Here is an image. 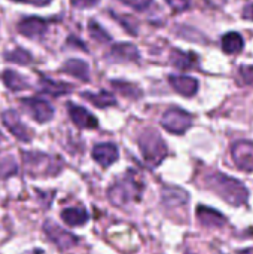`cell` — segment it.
<instances>
[{"label":"cell","mask_w":253,"mask_h":254,"mask_svg":"<svg viewBox=\"0 0 253 254\" xmlns=\"http://www.w3.org/2000/svg\"><path fill=\"white\" fill-rule=\"evenodd\" d=\"M92 158L97 164H100L103 168L110 167L112 164H115L119 158V152L118 147L112 143H101L97 144L92 149Z\"/></svg>","instance_id":"13"},{"label":"cell","mask_w":253,"mask_h":254,"mask_svg":"<svg viewBox=\"0 0 253 254\" xmlns=\"http://www.w3.org/2000/svg\"><path fill=\"white\" fill-rule=\"evenodd\" d=\"M61 219L66 225L76 228V226H82L88 222V213L82 207H70V208H66L61 211Z\"/></svg>","instance_id":"18"},{"label":"cell","mask_w":253,"mask_h":254,"mask_svg":"<svg viewBox=\"0 0 253 254\" xmlns=\"http://www.w3.org/2000/svg\"><path fill=\"white\" fill-rule=\"evenodd\" d=\"M22 106L30 113V116L40 124L49 122L54 118V107L42 98H24Z\"/></svg>","instance_id":"8"},{"label":"cell","mask_w":253,"mask_h":254,"mask_svg":"<svg viewBox=\"0 0 253 254\" xmlns=\"http://www.w3.org/2000/svg\"><path fill=\"white\" fill-rule=\"evenodd\" d=\"M63 71L73 76V77H76V79H79V80H82V82L89 80V67L82 60L73 58V60L66 61L64 65H63Z\"/></svg>","instance_id":"17"},{"label":"cell","mask_w":253,"mask_h":254,"mask_svg":"<svg viewBox=\"0 0 253 254\" xmlns=\"http://www.w3.org/2000/svg\"><path fill=\"white\" fill-rule=\"evenodd\" d=\"M43 232H45V235H46L58 249H61V250L72 249L73 246L78 244V238H76L73 234L64 231L63 228H60L57 223H54V222H51V220H46V222H45V225H43Z\"/></svg>","instance_id":"6"},{"label":"cell","mask_w":253,"mask_h":254,"mask_svg":"<svg viewBox=\"0 0 253 254\" xmlns=\"http://www.w3.org/2000/svg\"><path fill=\"white\" fill-rule=\"evenodd\" d=\"M161 199L167 208H179L189 202V195L182 188L169 185L161 189Z\"/></svg>","instance_id":"11"},{"label":"cell","mask_w":253,"mask_h":254,"mask_svg":"<svg viewBox=\"0 0 253 254\" xmlns=\"http://www.w3.org/2000/svg\"><path fill=\"white\" fill-rule=\"evenodd\" d=\"M88 30H89V34H91V37L92 39H95L97 42H100V43H107L109 40H110V36H109V33L98 24V22H95V21H91L89 22V25H88Z\"/></svg>","instance_id":"26"},{"label":"cell","mask_w":253,"mask_h":254,"mask_svg":"<svg viewBox=\"0 0 253 254\" xmlns=\"http://www.w3.org/2000/svg\"><path fill=\"white\" fill-rule=\"evenodd\" d=\"M121 1H122L124 4H127V6L136 9V10H145V9H148V7L151 6V3H152V0H121Z\"/></svg>","instance_id":"28"},{"label":"cell","mask_w":253,"mask_h":254,"mask_svg":"<svg viewBox=\"0 0 253 254\" xmlns=\"http://www.w3.org/2000/svg\"><path fill=\"white\" fill-rule=\"evenodd\" d=\"M204 186L233 207H240L248 204L249 192L246 186L237 179L230 177L221 171H213L206 174Z\"/></svg>","instance_id":"1"},{"label":"cell","mask_w":253,"mask_h":254,"mask_svg":"<svg viewBox=\"0 0 253 254\" xmlns=\"http://www.w3.org/2000/svg\"><path fill=\"white\" fill-rule=\"evenodd\" d=\"M18 30L28 39H42L48 30V22L39 16H28L18 24Z\"/></svg>","instance_id":"12"},{"label":"cell","mask_w":253,"mask_h":254,"mask_svg":"<svg viewBox=\"0 0 253 254\" xmlns=\"http://www.w3.org/2000/svg\"><path fill=\"white\" fill-rule=\"evenodd\" d=\"M3 82L10 91H24L28 88L27 80L19 73H16L13 70H6L3 73Z\"/></svg>","instance_id":"22"},{"label":"cell","mask_w":253,"mask_h":254,"mask_svg":"<svg viewBox=\"0 0 253 254\" xmlns=\"http://www.w3.org/2000/svg\"><path fill=\"white\" fill-rule=\"evenodd\" d=\"M140 193H142V183H139L134 179V176L124 177L121 182L115 183L107 192L109 201L115 207H125L134 201H139Z\"/></svg>","instance_id":"4"},{"label":"cell","mask_w":253,"mask_h":254,"mask_svg":"<svg viewBox=\"0 0 253 254\" xmlns=\"http://www.w3.org/2000/svg\"><path fill=\"white\" fill-rule=\"evenodd\" d=\"M169 82L174 88V91H177L179 94H182L185 97H192L198 91V82L194 77H188V76H170L169 77Z\"/></svg>","instance_id":"15"},{"label":"cell","mask_w":253,"mask_h":254,"mask_svg":"<svg viewBox=\"0 0 253 254\" xmlns=\"http://www.w3.org/2000/svg\"><path fill=\"white\" fill-rule=\"evenodd\" d=\"M113 86L125 97H130V98H137L140 97V89L133 85V83H127V82H113Z\"/></svg>","instance_id":"27"},{"label":"cell","mask_w":253,"mask_h":254,"mask_svg":"<svg viewBox=\"0 0 253 254\" xmlns=\"http://www.w3.org/2000/svg\"><path fill=\"white\" fill-rule=\"evenodd\" d=\"M18 170L19 167H18L16 159L7 152H0V180L15 176Z\"/></svg>","instance_id":"21"},{"label":"cell","mask_w":253,"mask_h":254,"mask_svg":"<svg viewBox=\"0 0 253 254\" xmlns=\"http://www.w3.org/2000/svg\"><path fill=\"white\" fill-rule=\"evenodd\" d=\"M240 76L245 83H253V67H242Z\"/></svg>","instance_id":"31"},{"label":"cell","mask_w":253,"mask_h":254,"mask_svg":"<svg viewBox=\"0 0 253 254\" xmlns=\"http://www.w3.org/2000/svg\"><path fill=\"white\" fill-rule=\"evenodd\" d=\"M67 110H69V116L70 119L73 121V124L78 127V128H82V129H94L98 127V121L97 118L88 112L85 107H81V106H76V104H69L67 106Z\"/></svg>","instance_id":"10"},{"label":"cell","mask_w":253,"mask_h":254,"mask_svg":"<svg viewBox=\"0 0 253 254\" xmlns=\"http://www.w3.org/2000/svg\"><path fill=\"white\" fill-rule=\"evenodd\" d=\"M39 86H40V91H43L45 94H49L52 97H60V95L69 94L72 91L70 85L63 83V82H55V80H51L48 77H40Z\"/></svg>","instance_id":"20"},{"label":"cell","mask_w":253,"mask_h":254,"mask_svg":"<svg viewBox=\"0 0 253 254\" xmlns=\"http://www.w3.org/2000/svg\"><path fill=\"white\" fill-rule=\"evenodd\" d=\"M170 63L180 70H191L198 67V58L192 52H183L174 49L170 55Z\"/></svg>","instance_id":"16"},{"label":"cell","mask_w":253,"mask_h":254,"mask_svg":"<svg viewBox=\"0 0 253 254\" xmlns=\"http://www.w3.org/2000/svg\"><path fill=\"white\" fill-rule=\"evenodd\" d=\"M197 219L206 228H222L227 223V219L219 211L206 205H200L197 208Z\"/></svg>","instance_id":"14"},{"label":"cell","mask_w":253,"mask_h":254,"mask_svg":"<svg viewBox=\"0 0 253 254\" xmlns=\"http://www.w3.org/2000/svg\"><path fill=\"white\" fill-rule=\"evenodd\" d=\"M100 0H70V3L75 6V7H79V9H86V7H92L98 3Z\"/></svg>","instance_id":"30"},{"label":"cell","mask_w":253,"mask_h":254,"mask_svg":"<svg viewBox=\"0 0 253 254\" xmlns=\"http://www.w3.org/2000/svg\"><path fill=\"white\" fill-rule=\"evenodd\" d=\"M82 97L84 98H86L89 103H92L94 106H97V107H109V106H113L115 103H116V100H115V97L112 95V94H109V92H106V91H101V92H98V94H91V92H84L82 94Z\"/></svg>","instance_id":"24"},{"label":"cell","mask_w":253,"mask_h":254,"mask_svg":"<svg viewBox=\"0 0 253 254\" xmlns=\"http://www.w3.org/2000/svg\"><path fill=\"white\" fill-rule=\"evenodd\" d=\"M1 121L4 124V127L9 129V132L18 138L19 141H24V143H28L31 140V132L30 129L21 122L18 113L15 110H6L3 115H1Z\"/></svg>","instance_id":"9"},{"label":"cell","mask_w":253,"mask_h":254,"mask_svg":"<svg viewBox=\"0 0 253 254\" xmlns=\"http://www.w3.org/2000/svg\"><path fill=\"white\" fill-rule=\"evenodd\" d=\"M231 158L237 168L245 173L253 171V143L242 140L233 144L231 147Z\"/></svg>","instance_id":"7"},{"label":"cell","mask_w":253,"mask_h":254,"mask_svg":"<svg viewBox=\"0 0 253 254\" xmlns=\"http://www.w3.org/2000/svg\"><path fill=\"white\" fill-rule=\"evenodd\" d=\"M110 58L116 61H137L139 60V51L131 43H119L115 45L110 51Z\"/></svg>","instance_id":"19"},{"label":"cell","mask_w":253,"mask_h":254,"mask_svg":"<svg viewBox=\"0 0 253 254\" xmlns=\"http://www.w3.org/2000/svg\"><path fill=\"white\" fill-rule=\"evenodd\" d=\"M161 125L166 131L171 132V134H185L191 125H192V116L182 110V109H177V107H171L169 109L163 118H161Z\"/></svg>","instance_id":"5"},{"label":"cell","mask_w":253,"mask_h":254,"mask_svg":"<svg viewBox=\"0 0 253 254\" xmlns=\"http://www.w3.org/2000/svg\"><path fill=\"white\" fill-rule=\"evenodd\" d=\"M13 1L25 3V4H33V6H46V4H49L52 0H13Z\"/></svg>","instance_id":"32"},{"label":"cell","mask_w":253,"mask_h":254,"mask_svg":"<svg viewBox=\"0 0 253 254\" xmlns=\"http://www.w3.org/2000/svg\"><path fill=\"white\" fill-rule=\"evenodd\" d=\"M166 1L176 12H183L191 6V0H166Z\"/></svg>","instance_id":"29"},{"label":"cell","mask_w":253,"mask_h":254,"mask_svg":"<svg viewBox=\"0 0 253 254\" xmlns=\"http://www.w3.org/2000/svg\"><path fill=\"white\" fill-rule=\"evenodd\" d=\"M237 254H253V247H251V249H245V250H240V252H237Z\"/></svg>","instance_id":"34"},{"label":"cell","mask_w":253,"mask_h":254,"mask_svg":"<svg viewBox=\"0 0 253 254\" xmlns=\"http://www.w3.org/2000/svg\"><path fill=\"white\" fill-rule=\"evenodd\" d=\"M22 164L25 173L31 177L57 176L63 168V162L60 161V158L43 152H24Z\"/></svg>","instance_id":"2"},{"label":"cell","mask_w":253,"mask_h":254,"mask_svg":"<svg viewBox=\"0 0 253 254\" xmlns=\"http://www.w3.org/2000/svg\"><path fill=\"white\" fill-rule=\"evenodd\" d=\"M6 60L10 61V63H15V64H19V65H27L31 63V54L27 52L25 49L22 48H16L10 52H7L6 55Z\"/></svg>","instance_id":"25"},{"label":"cell","mask_w":253,"mask_h":254,"mask_svg":"<svg viewBox=\"0 0 253 254\" xmlns=\"http://www.w3.org/2000/svg\"><path fill=\"white\" fill-rule=\"evenodd\" d=\"M243 48V37L233 31V33H227L222 37V49L225 54H237L240 52Z\"/></svg>","instance_id":"23"},{"label":"cell","mask_w":253,"mask_h":254,"mask_svg":"<svg viewBox=\"0 0 253 254\" xmlns=\"http://www.w3.org/2000/svg\"><path fill=\"white\" fill-rule=\"evenodd\" d=\"M137 141H139V147H140V152H142L145 161L151 167L158 165L167 156V153H169L164 140L154 129H145L139 135Z\"/></svg>","instance_id":"3"},{"label":"cell","mask_w":253,"mask_h":254,"mask_svg":"<svg viewBox=\"0 0 253 254\" xmlns=\"http://www.w3.org/2000/svg\"><path fill=\"white\" fill-rule=\"evenodd\" d=\"M243 18L253 21V4H249V6L245 7V10H243Z\"/></svg>","instance_id":"33"}]
</instances>
